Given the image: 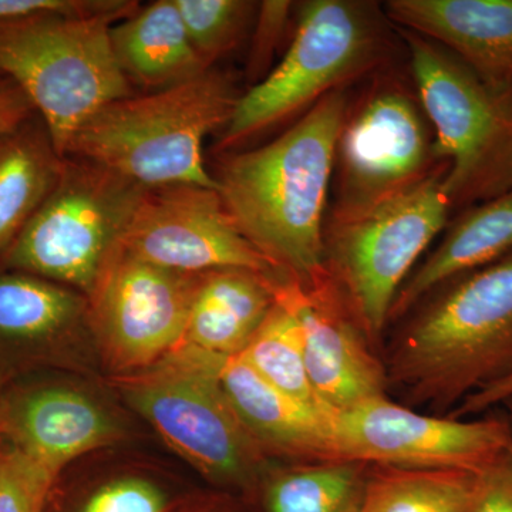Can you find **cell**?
I'll return each instance as SVG.
<instances>
[{"mask_svg": "<svg viewBox=\"0 0 512 512\" xmlns=\"http://www.w3.org/2000/svg\"><path fill=\"white\" fill-rule=\"evenodd\" d=\"M144 190L99 165L64 158L55 190L0 258V269L40 276L89 295Z\"/></svg>", "mask_w": 512, "mask_h": 512, "instance_id": "obj_8", "label": "cell"}, {"mask_svg": "<svg viewBox=\"0 0 512 512\" xmlns=\"http://www.w3.org/2000/svg\"><path fill=\"white\" fill-rule=\"evenodd\" d=\"M194 49L208 67L227 56L254 25L259 3L248 0H175Z\"/></svg>", "mask_w": 512, "mask_h": 512, "instance_id": "obj_26", "label": "cell"}, {"mask_svg": "<svg viewBox=\"0 0 512 512\" xmlns=\"http://www.w3.org/2000/svg\"><path fill=\"white\" fill-rule=\"evenodd\" d=\"M282 275L247 269L201 274L184 345L220 356L239 355L274 308Z\"/></svg>", "mask_w": 512, "mask_h": 512, "instance_id": "obj_19", "label": "cell"}, {"mask_svg": "<svg viewBox=\"0 0 512 512\" xmlns=\"http://www.w3.org/2000/svg\"><path fill=\"white\" fill-rule=\"evenodd\" d=\"M480 473L376 466L366 477L363 512H471Z\"/></svg>", "mask_w": 512, "mask_h": 512, "instance_id": "obj_23", "label": "cell"}, {"mask_svg": "<svg viewBox=\"0 0 512 512\" xmlns=\"http://www.w3.org/2000/svg\"><path fill=\"white\" fill-rule=\"evenodd\" d=\"M222 357L183 343L116 383L127 402L192 466L214 480L241 483L254 473L261 446L222 390Z\"/></svg>", "mask_w": 512, "mask_h": 512, "instance_id": "obj_9", "label": "cell"}, {"mask_svg": "<svg viewBox=\"0 0 512 512\" xmlns=\"http://www.w3.org/2000/svg\"><path fill=\"white\" fill-rule=\"evenodd\" d=\"M503 406H505V410H507V413H505V417H507L508 423H510V429L512 434V399L507 400V402L503 403Z\"/></svg>", "mask_w": 512, "mask_h": 512, "instance_id": "obj_34", "label": "cell"}, {"mask_svg": "<svg viewBox=\"0 0 512 512\" xmlns=\"http://www.w3.org/2000/svg\"><path fill=\"white\" fill-rule=\"evenodd\" d=\"M137 9V2L109 0L90 12L0 19V76L32 101L60 157L96 111L133 94L114 56L110 30Z\"/></svg>", "mask_w": 512, "mask_h": 512, "instance_id": "obj_4", "label": "cell"}, {"mask_svg": "<svg viewBox=\"0 0 512 512\" xmlns=\"http://www.w3.org/2000/svg\"><path fill=\"white\" fill-rule=\"evenodd\" d=\"M512 251V190L453 215L437 248L414 269L394 299L390 320L403 318L431 292Z\"/></svg>", "mask_w": 512, "mask_h": 512, "instance_id": "obj_18", "label": "cell"}, {"mask_svg": "<svg viewBox=\"0 0 512 512\" xmlns=\"http://www.w3.org/2000/svg\"><path fill=\"white\" fill-rule=\"evenodd\" d=\"M160 488L143 478L128 477L103 485L79 512H164Z\"/></svg>", "mask_w": 512, "mask_h": 512, "instance_id": "obj_29", "label": "cell"}, {"mask_svg": "<svg viewBox=\"0 0 512 512\" xmlns=\"http://www.w3.org/2000/svg\"><path fill=\"white\" fill-rule=\"evenodd\" d=\"M0 77H2V76H0Z\"/></svg>", "mask_w": 512, "mask_h": 512, "instance_id": "obj_37", "label": "cell"}, {"mask_svg": "<svg viewBox=\"0 0 512 512\" xmlns=\"http://www.w3.org/2000/svg\"><path fill=\"white\" fill-rule=\"evenodd\" d=\"M396 32L439 156L450 164L444 190L453 212L512 190V83L485 82L433 40Z\"/></svg>", "mask_w": 512, "mask_h": 512, "instance_id": "obj_6", "label": "cell"}, {"mask_svg": "<svg viewBox=\"0 0 512 512\" xmlns=\"http://www.w3.org/2000/svg\"><path fill=\"white\" fill-rule=\"evenodd\" d=\"M329 461L481 473L511 447L507 417L427 416L387 396L330 414Z\"/></svg>", "mask_w": 512, "mask_h": 512, "instance_id": "obj_11", "label": "cell"}, {"mask_svg": "<svg viewBox=\"0 0 512 512\" xmlns=\"http://www.w3.org/2000/svg\"><path fill=\"white\" fill-rule=\"evenodd\" d=\"M414 309L386 366L407 402L446 410L512 376V251Z\"/></svg>", "mask_w": 512, "mask_h": 512, "instance_id": "obj_2", "label": "cell"}, {"mask_svg": "<svg viewBox=\"0 0 512 512\" xmlns=\"http://www.w3.org/2000/svg\"><path fill=\"white\" fill-rule=\"evenodd\" d=\"M109 0H0V19L43 12H90L104 8Z\"/></svg>", "mask_w": 512, "mask_h": 512, "instance_id": "obj_31", "label": "cell"}, {"mask_svg": "<svg viewBox=\"0 0 512 512\" xmlns=\"http://www.w3.org/2000/svg\"><path fill=\"white\" fill-rule=\"evenodd\" d=\"M35 114L32 101L18 84L9 77H0V136L15 130Z\"/></svg>", "mask_w": 512, "mask_h": 512, "instance_id": "obj_32", "label": "cell"}, {"mask_svg": "<svg viewBox=\"0 0 512 512\" xmlns=\"http://www.w3.org/2000/svg\"><path fill=\"white\" fill-rule=\"evenodd\" d=\"M349 101V89L329 94L271 143L224 154L212 174L239 232L303 285L328 274V198Z\"/></svg>", "mask_w": 512, "mask_h": 512, "instance_id": "obj_1", "label": "cell"}, {"mask_svg": "<svg viewBox=\"0 0 512 512\" xmlns=\"http://www.w3.org/2000/svg\"><path fill=\"white\" fill-rule=\"evenodd\" d=\"M352 512H363L362 510H360V507L359 508H356L355 511H352Z\"/></svg>", "mask_w": 512, "mask_h": 512, "instance_id": "obj_36", "label": "cell"}, {"mask_svg": "<svg viewBox=\"0 0 512 512\" xmlns=\"http://www.w3.org/2000/svg\"><path fill=\"white\" fill-rule=\"evenodd\" d=\"M201 274H181L128 254L107 256L87 298V319L113 366L137 372L184 342Z\"/></svg>", "mask_w": 512, "mask_h": 512, "instance_id": "obj_12", "label": "cell"}, {"mask_svg": "<svg viewBox=\"0 0 512 512\" xmlns=\"http://www.w3.org/2000/svg\"><path fill=\"white\" fill-rule=\"evenodd\" d=\"M286 291L301 323L306 372L322 409L330 416L386 396V366L367 346L348 296L329 269L309 285L288 276Z\"/></svg>", "mask_w": 512, "mask_h": 512, "instance_id": "obj_14", "label": "cell"}, {"mask_svg": "<svg viewBox=\"0 0 512 512\" xmlns=\"http://www.w3.org/2000/svg\"><path fill=\"white\" fill-rule=\"evenodd\" d=\"M120 247L181 274L220 269L285 274L239 232L218 191L201 185L146 188Z\"/></svg>", "mask_w": 512, "mask_h": 512, "instance_id": "obj_13", "label": "cell"}, {"mask_svg": "<svg viewBox=\"0 0 512 512\" xmlns=\"http://www.w3.org/2000/svg\"><path fill=\"white\" fill-rule=\"evenodd\" d=\"M447 165L412 76L390 64L349 101L336 144L326 224L356 220Z\"/></svg>", "mask_w": 512, "mask_h": 512, "instance_id": "obj_7", "label": "cell"}, {"mask_svg": "<svg viewBox=\"0 0 512 512\" xmlns=\"http://www.w3.org/2000/svg\"><path fill=\"white\" fill-rule=\"evenodd\" d=\"M293 3L286 0H265L259 3L247 60V76L251 87L272 72L276 52L291 23Z\"/></svg>", "mask_w": 512, "mask_h": 512, "instance_id": "obj_28", "label": "cell"}, {"mask_svg": "<svg viewBox=\"0 0 512 512\" xmlns=\"http://www.w3.org/2000/svg\"><path fill=\"white\" fill-rule=\"evenodd\" d=\"M111 46L130 84L148 92L188 82L212 69L192 46L175 0H158L114 23Z\"/></svg>", "mask_w": 512, "mask_h": 512, "instance_id": "obj_20", "label": "cell"}, {"mask_svg": "<svg viewBox=\"0 0 512 512\" xmlns=\"http://www.w3.org/2000/svg\"><path fill=\"white\" fill-rule=\"evenodd\" d=\"M218 377L239 421L259 446L329 461L328 413L276 389L239 356L222 357Z\"/></svg>", "mask_w": 512, "mask_h": 512, "instance_id": "obj_17", "label": "cell"}, {"mask_svg": "<svg viewBox=\"0 0 512 512\" xmlns=\"http://www.w3.org/2000/svg\"><path fill=\"white\" fill-rule=\"evenodd\" d=\"M447 171L448 165L356 220L326 224V268L372 345L382 339L394 299L420 256L453 218L444 190Z\"/></svg>", "mask_w": 512, "mask_h": 512, "instance_id": "obj_10", "label": "cell"}, {"mask_svg": "<svg viewBox=\"0 0 512 512\" xmlns=\"http://www.w3.org/2000/svg\"><path fill=\"white\" fill-rule=\"evenodd\" d=\"M365 467L353 461H319L284 471L266 490V511H355L362 504Z\"/></svg>", "mask_w": 512, "mask_h": 512, "instance_id": "obj_25", "label": "cell"}, {"mask_svg": "<svg viewBox=\"0 0 512 512\" xmlns=\"http://www.w3.org/2000/svg\"><path fill=\"white\" fill-rule=\"evenodd\" d=\"M87 315V298L25 272L0 269V343L43 345Z\"/></svg>", "mask_w": 512, "mask_h": 512, "instance_id": "obj_22", "label": "cell"}, {"mask_svg": "<svg viewBox=\"0 0 512 512\" xmlns=\"http://www.w3.org/2000/svg\"><path fill=\"white\" fill-rule=\"evenodd\" d=\"M396 28L433 40L485 82L512 83V0H390Z\"/></svg>", "mask_w": 512, "mask_h": 512, "instance_id": "obj_16", "label": "cell"}, {"mask_svg": "<svg viewBox=\"0 0 512 512\" xmlns=\"http://www.w3.org/2000/svg\"><path fill=\"white\" fill-rule=\"evenodd\" d=\"M234 82L214 67L188 82L111 101L76 131L66 157L106 168L144 188L194 184L218 191L205 138L237 109Z\"/></svg>", "mask_w": 512, "mask_h": 512, "instance_id": "obj_3", "label": "cell"}, {"mask_svg": "<svg viewBox=\"0 0 512 512\" xmlns=\"http://www.w3.org/2000/svg\"><path fill=\"white\" fill-rule=\"evenodd\" d=\"M63 165L37 113L0 136V258L55 190Z\"/></svg>", "mask_w": 512, "mask_h": 512, "instance_id": "obj_21", "label": "cell"}, {"mask_svg": "<svg viewBox=\"0 0 512 512\" xmlns=\"http://www.w3.org/2000/svg\"><path fill=\"white\" fill-rule=\"evenodd\" d=\"M0 436L50 473L119 436L109 414L83 393L42 386L2 397Z\"/></svg>", "mask_w": 512, "mask_h": 512, "instance_id": "obj_15", "label": "cell"}, {"mask_svg": "<svg viewBox=\"0 0 512 512\" xmlns=\"http://www.w3.org/2000/svg\"><path fill=\"white\" fill-rule=\"evenodd\" d=\"M2 382H3L2 373H0V389H2ZM0 406H2V394H0Z\"/></svg>", "mask_w": 512, "mask_h": 512, "instance_id": "obj_35", "label": "cell"}, {"mask_svg": "<svg viewBox=\"0 0 512 512\" xmlns=\"http://www.w3.org/2000/svg\"><path fill=\"white\" fill-rule=\"evenodd\" d=\"M471 512H512V444L481 471Z\"/></svg>", "mask_w": 512, "mask_h": 512, "instance_id": "obj_30", "label": "cell"}, {"mask_svg": "<svg viewBox=\"0 0 512 512\" xmlns=\"http://www.w3.org/2000/svg\"><path fill=\"white\" fill-rule=\"evenodd\" d=\"M286 279L288 275L279 278L274 308L237 356L276 389L325 412L306 372L301 323L286 291Z\"/></svg>", "mask_w": 512, "mask_h": 512, "instance_id": "obj_24", "label": "cell"}, {"mask_svg": "<svg viewBox=\"0 0 512 512\" xmlns=\"http://www.w3.org/2000/svg\"><path fill=\"white\" fill-rule=\"evenodd\" d=\"M55 474L13 446H0V512H45Z\"/></svg>", "mask_w": 512, "mask_h": 512, "instance_id": "obj_27", "label": "cell"}, {"mask_svg": "<svg viewBox=\"0 0 512 512\" xmlns=\"http://www.w3.org/2000/svg\"><path fill=\"white\" fill-rule=\"evenodd\" d=\"M284 59L239 97L218 151L237 150L269 128L301 119L329 94L390 66L396 28L383 6L357 0L303 2Z\"/></svg>", "mask_w": 512, "mask_h": 512, "instance_id": "obj_5", "label": "cell"}, {"mask_svg": "<svg viewBox=\"0 0 512 512\" xmlns=\"http://www.w3.org/2000/svg\"><path fill=\"white\" fill-rule=\"evenodd\" d=\"M510 399H512V376L468 396L458 406V409L454 410L453 416L454 419L474 416V414L484 413L485 410L493 409L498 404H503Z\"/></svg>", "mask_w": 512, "mask_h": 512, "instance_id": "obj_33", "label": "cell"}]
</instances>
